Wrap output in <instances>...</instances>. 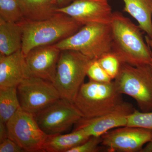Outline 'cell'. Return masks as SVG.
<instances>
[{
	"instance_id": "6da1fadb",
	"label": "cell",
	"mask_w": 152,
	"mask_h": 152,
	"mask_svg": "<svg viewBox=\"0 0 152 152\" xmlns=\"http://www.w3.org/2000/svg\"><path fill=\"white\" fill-rule=\"evenodd\" d=\"M112 52L121 64L133 66L150 64L152 52L140 28L122 13L114 12L110 24Z\"/></svg>"
},
{
	"instance_id": "7a4b0ae2",
	"label": "cell",
	"mask_w": 152,
	"mask_h": 152,
	"mask_svg": "<svg viewBox=\"0 0 152 152\" xmlns=\"http://www.w3.org/2000/svg\"><path fill=\"white\" fill-rule=\"evenodd\" d=\"M18 23L23 32L21 50L25 57L34 48L57 43L83 26L66 14L58 12L45 20L24 19Z\"/></svg>"
},
{
	"instance_id": "3957f363",
	"label": "cell",
	"mask_w": 152,
	"mask_h": 152,
	"mask_svg": "<svg viewBox=\"0 0 152 152\" xmlns=\"http://www.w3.org/2000/svg\"><path fill=\"white\" fill-rule=\"evenodd\" d=\"M126 103L113 81L102 83L90 80L83 83L73 102L85 118L115 111Z\"/></svg>"
},
{
	"instance_id": "277c9868",
	"label": "cell",
	"mask_w": 152,
	"mask_h": 152,
	"mask_svg": "<svg viewBox=\"0 0 152 152\" xmlns=\"http://www.w3.org/2000/svg\"><path fill=\"white\" fill-rule=\"evenodd\" d=\"M61 50L80 52L93 60H98L112 53V36L110 24L90 23L83 26L72 35L55 44Z\"/></svg>"
},
{
	"instance_id": "5b68a950",
	"label": "cell",
	"mask_w": 152,
	"mask_h": 152,
	"mask_svg": "<svg viewBox=\"0 0 152 152\" xmlns=\"http://www.w3.org/2000/svg\"><path fill=\"white\" fill-rule=\"evenodd\" d=\"M93 61L77 51L61 50L53 82L61 98L73 103Z\"/></svg>"
},
{
	"instance_id": "8992f818",
	"label": "cell",
	"mask_w": 152,
	"mask_h": 152,
	"mask_svg": "<svg viewBox=\"0 0 152 152\" xmlns=\"http://www.w3.org/2000/svg\"><path fill=\"white\" fill-rule=\"evenodd\" d=\"M114 82L119 92L136 101L141 111L152 112V69L150 64L133 66L121 63Z\"/></svg>"
},
{
	"instance_id": "52a82bcc",
	"label": "cell",
	"mask_w": 152,
	"mask_h": 152,
	"mask_svg": "<svg viewBox=\"0 0 152 152\" xmlns=\"http://www.w3.org/2000/svg\"><path fill=\"white\" fill-rule=\"evenodd\" d=\"M8 137L26 152H44L48 135L41 129L34 115L20 108L6 123Z\"/></svg>"
},
{
	"instance_id": "ba28073f",
	"label": "cell",
	"mask_w": 152,
	"mask_h": 152,
	"mask_svg": "<svg viewBox=\"0 0 152 152\" xmlns=\"http://www.w3.org/2000/svg\"><path fill=\"white\" fill-rule=\"evenodd\" d=\"M17 88L21 108L34 115L61 98L53 83L36 77L26 78Z\"/></svg>"
},
{
	"instance_id": "9c48e42d",
	"label": "cell",
	"mask_w": 152,
	"mask_h": 152,
	"mask_svg": "<svg viewBox=\"0 0 152 152\" xmlns=\"http://www.w3.org/2000/svg\"><path fill=\"white\" fill-rule=\"evenodd\" d=\"M37 123L48 135L66 132L83 118L73 103L60 98L34 115Z\"/></svg>"
},
{
	"instance_id": "30bf717a",
	"label": "cell",
	"mask_w": 152,
	"mask_h": 152,
	"mask_svg": "<svg viewBox=\"0 0 152 152\" xmlns=\"http://www.w3.org/2000/svg\"><path fill=\"white\" fill-rule=\"evenodd\" d=\"M101 145L110 152L141 151L151 141L152 130L125 126L111 130L101 136Z\"/></svg>"
},
{
	"instance_id": "8fae6325",
	"label": "cell",
	"mask_w": 152,
	"mask_h": 152,
	"mask_svg": "<svg viewBox=\"0 0 152 152\" xmlns=\"http://www.w3.org/2000/svg\"><path fill=\"white\" fill-rule=\"evenodd\" d=\"M56 12L66 14L83 26L110 24L113 13L107 0H74L67 6L57 7Z\"/></svg>"
},
{
	"instance_id": "7c38bea8",
	"label": "cell",
	"mask_w": 152,
	"mask_h": 152,
	"mask_svg": "<svg viewBox=\"0 0 152 152\" xmlns=\"http://www.w3.org/2000/svg\"><path fill=\"white\" fill-rule=\"evenodd\" d=\"M61 50L55 44L38 47L25 57L29 76L53 83Z\"/></svg>"
},
{
	"instance_id": "4fadbf2b",
	"label": "cell",
	"mask_w": 152,
	"mask_h": 152,
	"mask_svg": "<svg viewBox=\"0 0 152 152\" xmlns=\"http://www.w3.org/2000/svg\"><path fill=\"white\" fill-rule=\"evenodd\" d=\"M135 110L132 104L126 102L109 113L91 118H82L76 124L75 130H83L90 137H101L113 129L126 126L128 116Z\"/></svg>"
},
{
	"instance_id": "5bb4252c",
	"label": "cell",
	"mask_w": 152,
	"mask_h": 152,
	"mask_svg": "<svg viewBox=\"0 0 152 152\" xmlns=\"http://www.w3.org/2000/svg\"><path fill=\"white\" fill-rule=\"evenodd\" d=\"M28 77L21 49L9 56L0 55V88L17 87Z\"/></svg>"
},
{
	"instance_id": "9a60e30c",
	"label": "cell",
	"mask_w": 152,
	"mask_h": 152,
	"mask_svg": "<svg viewBox=\"0 0 152 152\" xmlns=\"http://www.w3.org/2000/svg\"><path fill=\"white\" fill-rule=\"evenodd\" d=\"M90 136L83 129L75 130L66 134L48 135L43 146L44 152H68L87 141Z\"/></svg>"
},
{
	"instance_id": "2e32d148",
	"label": "cell",
	"mask_w": 152,
	"mask_h": 152,
	"mask_svg": "<svg viewBox=\"0 0 152 152\" xmlns=\"http://www.w3.org/2000/svg\"><path fill=\"white\" fill-rule=\"evenodd\" d=\"M23 32L18 23L0 19V55L9 56L22 48Z\"/></svg>"
},
{
	"instance_id": "e0dca14e",
	"label": "cell",
	"mask_w": 152,
	"mask_h": 152,
	"mask_svg": "<svg viewBox=\"0 0 152 152\" xmlns=\"http://www.w3.org/2000/svg\"><path fill=\"white\" fill-rule=\"evenodd\" d=\"M124 11L135 19L146 35L152 38V0H122Z\"/></svg>"
},
{
	"instance_id": "ac0fdd59",
	"label": "cell",
	"mask_w": 152,
	"mask_h": 152,
	"mask_svg": "<svg viewBox=\"0 0 152 152\" xmlns=\"http://www.w3.org/2000/svg\"><path fill=\"white\" fill-rule=\"evenodd\" d=\"M25 19L45 20L53 15L58 5L56 0H16Z\"/></svg>"
},
{
	"instance_id": "d6986e66",
	"label": "cell",
	"mask_w": 152,
	"mask_h": 152,
	"mask_svg": "<svg viewBox=\"0 0 152 152\" xmlns=\"http://www.w3.org/2000/svg\"><path fill=\"white\" fill-rule=\"evenodd\" d=\"M20 108L17 87L0 88V121L6 124Z\"/></svg>"
},
{
	"instance_id": "ffe728a7",
	"label": "cell",
	"mask_w": 152,
	"mask_h": 152,
	"mask_svg": "<svg viewBox=\"0 0 152 152\" xmlns=\"http://www.w3.org/2000/svg\"><path fill=\"white\" fill-rule=\"evenodd\" d=\"M0 19L15 23L24 20L16 0H0Z\"/></svg>"
},
{
	"instance_id": "44dd1931",
	"label": "cell",
	"mask_w": 152,
	"mask_h": 152,
	"mask_svg": "<svg viewBox=\"0 0 152 152\" xmlns=\"http://www.w3.org/2000/svg\"><path fill=\"white\" fill-rule=\"evenodd\" d=\"M126 126L136 127L152 130V112H140L135 110L128 117Z\"/></svg>"
},
{
	"instance_id": "7402d4cb",
	"label": "cell",
	"mask_w": 152,
	"mask_h": 152,
	"mask_svg": "<svg viewBox=\"0 0 152 152\" xmlns=\"http://www.w3.org/2000/svg\"><path fill=\"white\" fill-rule=\"evenodd\" d=\"M98 61L112 80L115 78L121 66V62L116 56L112 53H109L101 57Z\"/></svg>"
},
{
	"instance_id": "603a6c76",
	"label": "cell",
	"mask_w": 152,
	"mask_h": 152,
	"mask_svg": "<svg viewBox=\"0 0 152 152\" xmlns=\"http://www.w3.org/2000/svg\"><path fill=\"white\" fill-rule=\"evenodd\" d=\"M87 76L90 80L102 83H107L113 80L101 66L98 60H94L87 72Z\"/></svg>"
},
{
	"instance_id": "cb8c5ba5",
	"label": "cell",
	"mask_w": 152,
	"mask_h": 152,
	"mask_svg": "<svg viewBox=\"0 0 152 152\" xmlns=\"http://www.w3.org/2000/svg\"><path fill=\"white\" fill-rule=\"evenodd\" d=\"M101 137H90L87 141L77 146L68 152H97L101 151Z\"/></svg>"
},
{
	"instance_id": "d4e9b609",
	"label": "cell",
	"mask_w": 152,
	"mask_h": 152,
	"mask_svg": "<svg viewBox=\"0 0 152 152\" xmlns=\"http://www.w3.org/2000/svg\"><path fill=\"white\" fill-rule=\"evenodd\" d=\"M24 152L21 147L9 138L0 142V152Z\"/></svg>"
},
{
	"instance_id": "484cf974",
	"label": "cell",
	"mask_w": 152,
	"mask_h": 152,
	"mask_svg": "<svg viewBox=\"0 0 152 152\" xmlns=\"http://www.w3.org/2000/svg\"><path fill=\"white\" fill-rule=\"evenodd\" d=\"M8 137L7 129L5 123L0 121V142Z\"/></svg>"
},
{
	"instance_id": "4316f807",
	"label": "cell",
	"mask_w": 152,
	"mask_h": 152,
	"mask_svg": "<svg viewBox=\"0 0 152 152\" xmlns=\"http://www.w3.org/2000/svg\"><path fill=\"white\" fill-rule=\"evenodd\" d=\"M72 0H56L58 7H63L69 4Z\"/></svg>"
},
{
	"instance_id": "83f0119b",
	"label": "cell",
	"mask_w": 152,
	"mask_h": 152,
	"mask_svg": "<svg viewBox=\"0 0 152 152\" xmlns=\"http://www.w3.org/2000/svg\"><path fill=\"white\" fill-rule=\"evenodd\" d=\"M145 39L147 45L149 47L152 52V38H150L148 36L146 35Z\"/></svg>"
},
{
	"instance_id": "f1b7e54d",
	"label": "cell",
	"mask_w": 152,
	"mask_h": 152,
	"mask_svg": "<svg viewBox=\"0 0 152 152\" xmlns=\"http://www.w3.org/2000/svg\"><path fill=\"white\" fill-rule=\"evenodd\" d=\"M150 65H151V68L152 69V61L151 62V64H150Z\"/></svg>"
},
{
	"instance_id": "f546056e",
	"label": "cell",
	"mask_w": 152,
	"mask_h": 152,
	"mask_svg": "<svg viewBox=\"0 0 152 152\" xmlns=\"http://www.w3.org/2000/svg\"><path fill=\"white\" fill-rule=\"evenodd\" d=\"M107 1H109V0H107Z\"/></svg>"
},
{
	"instance_id": "4dcf8cb0",
	"label": "cell",
	"mask_w": 152,
	"mask_h": 152,
	"mask_svg": "<svg viewBox=\"0 0 152 152\" xmlns=\"http://www.w3.org/2000/svg\"><path fill=\"white\" fill-rule=\"evenodd\" d=\"M151 141L152 142V141Z\"/></svg>"
}]
</instances>
